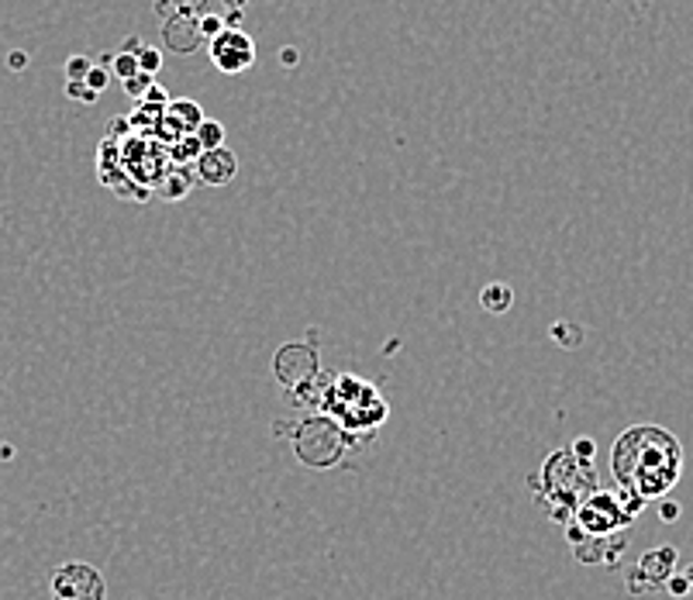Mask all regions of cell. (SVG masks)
I'll return each instance as SVG.
<instances>
[{
  "instance_id": "1",
  "label": "cell",
  "mask_w": 693,
  "mask_h": 600,
  "mask_svg": "<svg viewBox=\"0 0 693 600\" xmlns=\"http://www.w3.org/2000/svg\"><path fill=\"white\" fill-rule=\"evenodd\" d=\"M611 469L624 507L642 514L648 501H662L683 473V445L659 424H635L614 442Z\"/></svg>"
},
{
  "instance_id": "21",
  "label": "cell",
  "mask_w": 693,
  "mask_h": 600,
  "mask_svg": "<svg viewBox=\"0 0 693 600\" xmlns=\"http://www.w3.org/2000/svg\"><path fill=\"white\" fill-rule=\"evenodd\" d=\"M148 87H153V76H148V73H142V70H139L132 80L124 83V91L132 94V97H145V94H148Z\"/></svg>"
},
{
  "instance_id": "10",
  "label": "cell",
  "mask_w": 693,
  "mask_h": 600,
  "mask_svg": "<svg viewBox=\"0 0 693 600\" xmlns=\"http://www.w3.org/2000/svg\"><path fill=\"white\" fill-rule=\"evenodd\" d=\"M677 560H680V555H677V549H653V552H645L642 555V563L635 566L642 576H648V587H659V584H666L669 580V576H673L677 573Z\"/></svg>"
},
{
  "instance_id": "27",
  "label": "cell",
  "mask_w": 693,
  "mask_h": 600,
  "mask_svg": "<svg viewBox=\"0 0 693 600\" xmlns=\"http://www.w3.org/2000/svg\"><path fill=\"white\" fill-rule=\"evenodd\" d=\"M279 59H284V67H297V49H284V52H279Z\"/></svg>"
},
{
  "instance_id": "24",
  "label": "cell",
  "mask_w": 693,
  "mask_h": 600,
  "mask_svg": "<svg viewBox=\"0 0 693 600\" xmlns=\"http://www.w3.org/2000/svg\"><path fill=\"white\" fill-rule=\"evenodd\" d=\"M204 8H207V0H177V14L183 11V14H204Z\"/></svg>"
},
{
  "instance_id": "4",
  "label": "cell",
  "mask_w": 693,
  "mask_h": 600,
  "mask_svg": "<svg viewBox=\"0 0 693 600\" xmlns=\"http://www.w3.org/2000/svg\"><path fill=\"white\" fill-rule=\"evenodd\" d=\"M635 521V514L624 507L621 497L614 494H590L587 501H580L576 514H573V531L587 535V539H614L628 525Z\"/></svg>"
},
{
  "instance_id": "8",
  "label": "cell",
  "mask_w": 693,
  "mask_h": 600,
  "mask_svg": "<svg viewBox=\"0 0 693 600\" xmlns=\"http://www.w3.org/2000/svg\"><path fill=\"white\" fill-rule=\"evenodd\" d=\"M238 173V159L231 148H211V153H204L198 163H193V177H198V183L204 187H225L231 183V177Z\"/></svg>"
},
{
  "instance_id": "23",
  "label": "cell",
  "mask_w": 693,
  "mask_h": 600,
  "mask_svg": "<svg viewBox=\"0 0 693 600\" xmlns=\"http://www.w3.org/2000/svg\"><path fill=\"white\" fill-rule=\"evenodd\" d=\"M666 587H669V593H673V597H686L690 593V584H686V576H669V580H666Z\"/></svg>"
},
{
  "instance_id": "19",
  "label": "cell",
  "mask_w": 693,
  "mask_h": 600,
  "mask_svg": "<svg viewBox=\"0 0 693 600\" xmlns=\"http://www.w3.org/2000/svg\"><path fill=\"white\" fill-rule=\"evenodd\" d=\"M86 91L91 94H100L107 83H111V70H104V67H91V73H86Z\"/></svg>"
},
{
  "instance_id": "11",
  "label": "cell",
  "mask_w": 693,
  "mask_h": 600,
  "mask_svg": "<svg viewBox=\"0 0 693 600\" xmlns=\"http://www.w3.org/2000/svg\"><path fill=\"white\" fill-rule=\"evenodd\" d=\"M166 118L177 124L183 135H193V132H198V124L204 121V111L193 100H169L166 104Z\"/></svg>"
},
{
  "instance_id": "22",
  "label": "cell",
  "mask_w": 693,
  "mask_h": 600,
  "mask_svg": "<svg viewBox=\"0 0 693 600\" xmlns=\"http://www.w3.org/2000/svg\"><path fill=\"white\" fill-rule=\"evenodd\" d=\"M67 94H70L73 100H83V104H94V100H97V94L86 91V83H67Z\"/></svg>"
},
{
  "instance_id": "9",
  "label": "cell",
  "mask_w": 693,
  "mask_h": 600,
  "mask_svg": "<svg viewBox=\"0 0 693 600\" xmlns=\"http://www.w3.org/2000/svg\"><path fill=\"white\" fill-rule=\"evenodd\" d=\"M163 38H166V49L172 52H193L201 46V25H198V14H172L163 21Z\"/></svg>"
},
{
  "instance_id": "14",
  "label": "cell",
  "mask_w": 693,
  "mask_h": 600,
  "mask_svg": "<svg viewBox=\"0 0 693 600\" xmlns=\"http://www.w3.org/2000/svg\"><path fill=\"white\" fill-rule=\"evenodd\" d=\"M163 180H166V187H163V194H166V197H187L190 190H193V183H198V177H193L187 166H183V173H180L177 166H172Z\"/></svg>"
},
{
  "instance_id": "17",
  "label": "cell",
  "mask_w": 693,
  "mask_h": 600,
  "mask_svg": "<svg viewBox=\"0 0 693 600\" xmlns=\"http://www.w3.org/2000/svg\"><path fill=\"white\" fill-rule=\"evenodd\" d=\"M135 62H139V70H142V73L156 76V70L163 67V52H159V49H148V46H142V52L135 56Z\"/></svg>"
},
{
  "instance_id": "5",
  "label": "cell",
  "mask_w": 693,
  "mask_h": 600,
  "mask_svg": "<svg viewBox=\"0 0 693 600\" xmlns=\"http://www.w3.org/2000/svg\"><path fill=\"white\" fill-rule=\"evenodd\" d=\"M273 370H276V380L284 383L290 394H304L308 383L324 380L318 370V352L308 341H290V346L279 349L273 359Z\"/></svg>"
},
{
  "instance_id": "7",
  "label": "cell",
  "mask_w": 693,
  "mask_h": 600,
  "mask_svg": "<svg viewBox=\"0 0 693 600\" xmlns=\"http://www.w3.org/2000/svg\"><path fill=\"white\" fill-rule=\"evenodd\" d=\"M52 600H104L100 573L86 563H70L52 576Z\"/></svg>"
},
{
  "instance_id": "12",
  "label": "cell",
  "mask_w": 693,
  "mask_h": 600,
  "mask_svg": "<svg viewBox=\"0 0 693 600\" xmlns=\"http://www.w3.org/2000/svg\"><path fill=\"white\" fill-rule=\"evenodd\" d=\"M511 300H514V293H511L507 284H490V287H483V293H480V304H483V311H490V314H504V311L511 308Z\"/></svg>"
},
{
  "instance_id": "20",
  "label": "cell",
  "mask_w": 693,
  "mask_h": 600,
  "mask_svg": "<svg viewBox=\"0 0 693 600\" xmlns=\"http://www.w3.org/2000/svg\"><path fill=\"white\" fill-rule=\"evenodd\" d=\"M91 67H94V62L86 59V56H76V59H70V62H67L70 83H83V80H86V73H91Z\"/></svg>"
},
{
  "instance_id": "6",
  "label": "cell",
  "mask_w": 693,
  "mask_h": 600,
  "mask_svg": "<svg viewBox=\"0 0 693 600\" xmlns=\"http://www.w3.org/2000/svg\"><path fill=\"white\" fill-rule=\"evenodd\" d=\"M207 52L214 59V67L235 76V73H246L255 62V41L242 28H225L218 38L207 41Z\"/></svg>"
},
{
  "instance_id": "28",
  "label": "cell",
  "mask_w": 693,
  "mask_h": 600,
  "mask_svg": "<svg viewBox=\"0 0 693 600\" xmlns=\"http://www.w3.org/2000/svg\"><path fill=\"white\" fill-rule=\"evenodd\" d=\"M246 4H249V0H225V8H228V11H242Z\"/></svg>"
},
{
  "instance_id": "13",
  "label": "cell",
  "mask_w": 693,
  "mask_h": 600,
  "mask_svg": "<svg viewBox=\"0 0 693 600\" xmlns=\"http://www.w3.org/2000/svg\"><path fill=\"white\" fill-rule=\"evenodd\" d=\"M204 156V148H201V142L193 139V135H180L177 142L169 145V163H183V166H190V163H198Z\"/></svg>"
},
{
  "instance_id": "2",
  "label": "cell",
  "mask_w": 693,
  "mask_h": 600,
  "mask_svg": "<svg viewBox=\"0 0 693 600\" xmlns=\"http://www.w3.org/2000/svg\"><path fill=\"white\" fill-rule=\"evenodd\" d=\"M318 415L332 418L338 428H345L349 435L362 432L373 435L377 428L386 421L390 407L386 400L377 394L373 383H366L359 376H332L324 380V387L318 394Z\"/></svg>"
},
{
  "instance_id": "3",
  "label": "cell",
  "mask_w": 693,
  "mask_h": 600,
  "mask_svg": "<svg viewBox=\"0 0 693 600\" xmlns=\"http://www.w3.org/2000/svg\"><path fill=\"white\" fill-rule=\"evenodd\" d=\"M294 453L297 459L311 466V469H332L342 463V456L349 453L353 445V435L345 432V428H338L332 418L324 415H314V418H304L297 428H294Z\"/></svg>"
},
{
  "instance_id": "18",
  "label": "cell",
  "mask_w": 693,
  "mask_h": 600,
  "mask_svg": "<svg viewBox=\"0 0 693 600\" xmlns=\"http://www.w3.org/2000/svg\"><path fill=\"white\" fill-rule=\"evenodd\" d=\"M111 70H115V76H118L121 83H128V80H132V76L139 73V62H135V56L124 52V56H115V67H111Z\"/></svg>"
},
{
  "instance_id": "26",
  "label": "cell",
  "mask_w": 693,
  "mask_h": 600,
  "mask_svg": "<svg viewBox=\"0 0 693 600\" xmlns=\"http://www.w3.org/2000/svg\"><path fill=\"white\" fill-rule=\"evenodd\" d=\"M25 62H28L25 52H11V56H8V67H11V70H25Z\"/></svg>"
},
{
  "instance_id": "25",
  "label": "cell",
  "mask_w": 693,
  "mask_h": 600,
  "mask_svg": "<svg viewBox=\"0 0 693 600\" xmlns=\"http://www.w3.org/2000/svg\"><path fill=\"white\" fill-rule=\"evenodd\" d=\"M659 518H662V521H677V518H680V504H673V501H662V507H659Z\"/></svg>"
},
{
  "instance_id": "29",
  "label": "cell",
  "mask_w": 693,
  "mask_h": 600,
  "mask_svg": "<svg viewBox=\"0 0 693 600\" xmlns=\"http://www.w3.org/2000/svg\"><path fill=\"white\" fill-rule=\"evenodd\" d=\"M683 576H686V584H690V593H693V566H690V569H686Z\"/></svg>"
},
{
  "instance_id": "15",
  "label": "cell",
  "mask_w": 693,
  "mask_h": 600,
  "mask_svg": "<svg viewBox=\"0 0 693 600\" xmlns=\"http://www.w3.org/2000/svg\"><path fill=\"white\" fill-rule=\"evenodd\" d=\"M193 139L201 142L204 153H211V148H222V145H225V124L214 121V118H204V121L198 124V132H193Z\"/></svg>"
},
{
  "instance_id": "16",
  "label": "cell",
  "mask_w": 693,
  "mask_h": 600,
  "mask_svg": "<svg viewBox=\"0 0 693 600\" xmlns=\"http://www.w3.org/2000/svg\"><path fill=\"white\" fill-rule=\"evenodd\" d=\"M198 25H201V38H218L222 32H225V17H218V14H211V11H204L201 17H198Z\"/></svg>"
}]
</instances>
